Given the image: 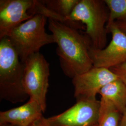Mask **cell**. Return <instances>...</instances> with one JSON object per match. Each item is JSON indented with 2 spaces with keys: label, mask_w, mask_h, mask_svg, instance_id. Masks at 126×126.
<instances>
[{
  "label": "cell",
  "mask_w": 126,
  "mask_h": 126,
  "mask_svg": "<svg viewBox=\"0 0 126 126\" xmlns=\"http://www.w3.org/2000/svg\"><path fill=\"white\" fill-rule=\"evenodd\" d=\"M49 29L57 45L60 66L66 76L72 79L94 67L89 53L91 42L86 35L51 19H49Z\"/></svg>",
  "instance_id": "obj_1"
},
{
  "label": "cell",
  "mask_w": 126,
  "mask_h": 126,
  "mask_svg": "<svg viewBox=\"0 0 126 126\" xmlns=\"http://www.w3.org/2000/svg\"><path fill=\"white\" fill-rule=\"evenodd\" d=\"M24 63L7 36L0 39V99L12 104L29 98L24 88Z\"/></svg>",
  "instance_id": "obj_2"
},
{
  "label": "cell",
  "mask_w": 126,
  "mask_h": 126,
  "mask_svg": "<svg viewBox=\"0 0 126 126\" xmlns=\"http://www.w3.org/2000/svg\"><path fill=\"white\" fill-rule=\"evenodd\" d=\"M107 9L104 0H79L69 17L71 21L86 25V35L94 49H102L106 46L109 18Z\"/></svg>",
  "instance_id": "obj_3"
},
{
  "label": "cell",
  "mask_w": 126,
  "mask_h": 126,
  "mask_svg": "<svg viewBox=\"0 0 126 126\" xmlns=\"http://www.w3.org/2000/svg\"><path fill=\"white\" fill-rule=\"evenodd\" d=\"M46 20L45 16L36 15L15 28L7 36L23 63L31 56L39 52L44 46L54 43L53 35L45 32Z\"/></svg>",
  "instance_id": "obj_4"
},
{
  "label": "cell",
  "mask_w": 126,
  "mask_h": 126,
  "mask_svg": "<svg viewBox=\"0 0 126 126\" xmlns=\"http://www.w3.org/2000/svg\"><path fill=\"white\" fill-rule=\"evenodd\" d=\"M24 63V88L29 99L36 101L45 113L47 108L46 95L49 87V63L40 52L31 56Z\"/></svg>",
  "instance_id": "obj_5"
},
{
  "label": "cell",
  "mask_w": 126,
  "mask_h": 126,
  "mask_svg": "<svg viewBox=\"0 0 126 126\" xmlns=\"http://www.w3.org/2000/svg\"><path fill=\"white\" fill-rule=\"evenodd\" d=\"M100 101L96 98H79L62 113L47 118L50 126H94L98 125Z\"/></svg>",
  "instance_id": "obj_6"
},
{
  "label": "cell",
  "mask_w": 126,
  "mask_h": 126,
  "mask_svg": "<svg viewBox=\"0 0 126 126\" xmlns=\"http://www.w3.org/2000/svg\"><path fill=\"white\" fill-rule=\"evenodd\" d=\"M108 32L112 34V39L102 49L91 47L89 53L94 67L111 68L126 63V33L115 22L107 25Z\"/></svg>",
  "instance_id": "obj_7"
},
{
  "label": "cell",
  "mask_w": 126,
  "mask_h": 126,
  "mask_svg": "<svg viewBox=\"0 0 126 126\" xmlns=\"http://www.w3.org/2000/svg\"><path fill=\"white\" fill-rule=\"evenodd\" d=\"M119 79L110 69L93 67L72 79L74 96L79 98H96L100 90L108 83Z\"/></svg>",
  "instance_id": "obj_8"
},
{
  "label": "cell",
  "mask_w": 126,
  "mask_h": 126,
  "mask_svg": "<svg viewBox=\"0 0 126 126\" xmlns=\"http://www.w3.org/2000/svg\"><path fill=\"white\" fill-rule=\"evenodd\" d=\"M35 3V0H0V39L35 16L32 11Z\"/></svg>",
  "instance_id": "obj_9"
},
{
  "label": "cell",
  "mask_w": 126,
  "mask_h": 126,
  "mask_svg": "<svg viewBox=\"0 0 126 126\" xmlns=\"http://www.w3.org/2000/svg\"><path fill=\"white\" fill-rule=\"evenodd\" d=\"M44 112L36 101L29 99L26 103L16 108L0 112V125L31 126L40 119Z\"/></svg>",
  "instance_id": "obj_10"
},
{
  "label": "cell",
  "mask_w": 126,
  "mask_h": 126,
  "mask_svg": "<svg viewBox=\"0 0 126 126\" xmlns=\"http://www.w3.org/2000/svg\"><path fill=\"white\" fill-rule=\"evenodd\" d=\"M101 98L107 99L122 114L126 108V84L118 79L112 81L100 90Z\"/></svg>",
  "instance_id": "obj_11"
},
{
  "label": "cell",
  "mask_w": 126,
  "mask_h": 126,
  "mask_svg": "<svg viewBox=\"0 0 126 126\" xmlns=\"http://www.w3.org/2000/svg\"><path fill=\"white\" fill-rule=\"evenodd\" d=\"M98 126H119L121 113L113 104L101 98Z\"/></svg>",
  "instance_id": "obj_12"
},
{
  "label": "cell",
  "mask_w": 126,
  "mask_h": 126,
  "mask_svg": "<svg viewBox=\"0 0 126 126\" xmlns=\"http://www.w3.org/2000/svg\"><path fill=\"white\" fill-rule=\"evenodd\" d=\"M79 1V0H42V2L47 8L70 22L72 21L69 20V17Z\"/></svg>",
  "instance_id": "obj_13"
},
{
  "label": "cell",
  "mask_w": 126,
  "mask_h": 126,
  "mask_svg": "<svg viewBox=\"0 0 126 126\" xmlns=\"http://www.w3.org/2000/svg\"><path fill=\"white\" fill-rule=\"evenodd\" d=\"M109 10L107 25L117 21H126V0H105Z\"/></svg>",
  "instance_id": "obj_14"
},
{
  "label": "cell",
  "mask_w": 126,
  "mask_h": 126,
  "mask_svg": "<svg viewBox=\"0 0 126 126\" xmlns=\"http://www.w3.org/2000/svg\"><path fill=\"white\" fill-rule=\"evenodd\" d=\"M110 70L126 85V63L112 68Z\"/></svg>",
  "instance_id": "obj_15"
},
{
  "label": "cell",
  "mask_w": 126,
  "mask_h": 126,
  "mask_svg": "<svg viewBox=\"0 0 126 126\" xmlns=\"http://www.w3.org/2000/svg\"><path fill=\"white\" fill-rule=\"evenodd\" d=\"M31 126H50L47 118L43 116Z\"/></svg>",
  "instance_id": "obj_16"
},
{
  "label": "cell",
  "mask_w": 126,
  "mask_h": 126,
  "mask_svg": "<svg viewBox=\"0 0 126 126\" xmlns=\"http://www.w3.org/2000/svg\"><path fill=\"white\" fill-rule=\"evenodd\" d=\"M117 26L119 27L122 31L126 33V21H117L115 22Z\"/></svg>",
  "instance_id": "obj_17"
},
{
  "label": "cell",
  "mask_w": 126,
  "mask_h": 126,
  "mask_svg": "<svg viewBox=\"0 0 126 126\" xmlns=\"http://www.w3.org/2000/svg\"><path fill=\"white\" fill-rule=\"evenodd\" d=\"M119 126H126V108L124 113L122 114Z\"/></svg>",
  "instance_id": "obj_18"
},
{
  "label": "cell",
  "mask_w": 126,
  "mask_h": 126,
  "mask_svg": "<svg viewBox=\"0 0 126 126\" xmlns=\"http://www.w3.org/2000/svg\"><path fill=\"white\" fill-rule=\"evenodd\" d=\"M0 126H15L12 125H10V124H4V125H0Z\"/></svg>",
  "instance_id": "obj_19"
},
{
  "label": "cell",
  "mask_w": 126,
  "mask_h": 126,
  "mask_svg": "<svg viewBox=\"0 0 126 126\" xmlns=\"http://www.w3.org/2000/svg\"><path fill=\"white\" fill-rule=\"evenodd\" d=\"M98 126V125H95V126Z\"/></svg>",
  "instance_id": "obj_20"
}]
</instances>
